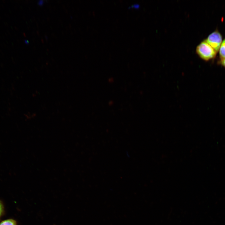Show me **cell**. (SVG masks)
Masks as SVG:
<instances>
[{
	"mask_svg": "<svg viewBox=\"0 0 225 225\" xmlns=\"http://www.w3.org/2000/svg\"><path fill=\"white\" fill-rule=\"evenodd\" d=\"M219 51L221 59L225 58V38L222 41Z\"/></svg>",
	"mask_w": 225,
	"mask_h": 225,
	"instance_id": "obj_3",
	"label": "cell"
},
{
	"mask_svg": "<svg viewBox=\"0 0 225 225\" xmlns=\"http://www.w3.org/2000/svg\"><path fill=\"white\" fill-rule=\"evenodd\" d=\"M0 225H17L16 221L12 219H8L2 221Z\"/></svg>",
	"mask_w": 225,
	"mask_h": 225,
	"instance_id": "obj_4",
	"label": "cell"
},
{
	"mask_svg": "<svg viewBox=\"0 0 225 225\" xmlns=\"http://www.w3.org/2000/svg\"><path fill=\"white\" fill-rule=\"evenodd\" d=\"M3 205L2 203L0 202V217L1 216L2 214L3 210Z\"/></svg>",
	"mask_w": 225,
	"mask_h": 225,
	"instance_id": "obj_6",
	"label": "cell"
},
{
	"mask_svg": "<svg viewBox=\"0 0 225 225\" xmlns=\"http://www.w3.org/2000/svg\"><path fill=\"white\" fill-rule=\"evenodd\" d=\"M219 62L221 65L225 68V58L221 59Z\"/></svg>",
	"mask_w": 225,
	"mask_h": 225,
	"instance_id": "obj_5",
	"label": "cell"
},
{
	"mask_svg": "<svg viewBox=\"0 0 225 225\" xmlns=\"http://www.w3.org/2000/svg\"><path fill=\"white\" fill-rule=\"evenodd\" d=\"M205 40L217 52L222 43V37L220 33L216 30L210 34Z\"/></svg>",
	"mask_w": 225,
	"mask_h": 225,
	"instance_id": "obj_2",
	"label": "cell"
},
{
	"mask_svg": "<svg viewBox=\"0 0 225 225\" xmlns=\"http://www.w3.org/2000/svg\"><path fill=\"white\" fill-rule=\"evenodd\" d=\"M196 51L200 58L206 61L214 58L217 53L205 40L201 42L197 46Z\"/></svg>",
	"mask_w": 225,
	"mask_h": 225,
	"instance_id": "obj_1",
	"label": "cell"
}]
</instances>
